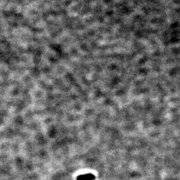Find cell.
<instances>
[{
  "instance_id": "6da1fadb",
  "label": "cell",
  "mask_w": 180,
  "mask_h": 180,
  "mask_svg": "<svg viewBox=\"0 0 180 180\" xmlns=\"http://www.w3.org/2000/svg\"><path fill=\"white\" fill-rule=\"evenodd\" d=\"M95 179V175L92 174H83L77 177V180H94Z\"/></svg>"
}]
</instances>
